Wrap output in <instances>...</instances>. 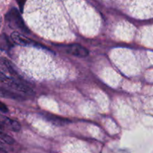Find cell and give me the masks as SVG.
Segmentation results:
<instances>
[{
  "label": "cell",
  "instance_id": "cell-1",
  "mask_svg": "<svg viewBox=\"0 0 153 153\" xmlns=\"http://www.w3.org/2000/svg\"><path fill=\"white\" fill-rule=\"evenodd\" d=\"M5 20L9 26L12 28H16L21 32L29 34L30 31L24 22L19 10L15 8L10 9L5 15Z\"/></svg>",
  "mask_w": 153,
  "mask_h": 153
},
{
  "label": "cell",
  "instance_id": "cell-2",
  "mask_svg": "<svg viewBox=\"0 0 153 153\" xmlns=\"http://www.w3.org/2000/svg\"><path fill=\"white\" fill-rule=\"evenodd\" d=\"M0 82L4 84L10 89L20 92L25 93L27 94H34V91L25 82L16 80L6 75L4 72H0Z\"/></svg>",
  "mask_w": 153,
  "mask_h": 153
},
{
  "label": "cell",
  "instance_id": "cell-3",
  "mask_svg": "<svg viewBox=\"0 0 153 153\" xmlns=\"http://www.w3.org/2000/svg\"><path fill=\"white\" fill-rule=\"evenodd\" d=\"M65 51L67 53L71 54L79 58H84L89 55V51L85 46L79 44H72L65 46Z\"/></svg>",
  "mask_w": 153,
  "mask_h": 153
},
{
  "label": "cell",
  "instance_id": "cell-4",
  "mask_svg": "<svg viewBox=\"0 0 153 153\" xmlns=\"http://www.w3.org/2000/svg\"><path fill=\"white\" fill-rule=\"evenodd\" d=\"M10 38L12 39V41L21 46H28V45H39L40 46L38 43L28 38L26 36L22 35L17 32H13L10 35Z\"/></svg>",
  "mask_w": 153,
  "mask_h": 153
},
{
  "label": "cell",
  "instance_id": "cell-5",
  "mask_svg": "<svg viewBox=\"0 0 153 153\" xmlns=\"http://www.w3.org/2000/svg\"><path fill=\"white\" fill-rule=\"evenodd\" d=\"M0 121L2 122L4 126L5 125L6 127L10 128L13 131H19L21 128L20 124L17 121L14 119H11L10 118H7V117L4 116H2L1 114H0Z\"/></svg>",
  "mask_w": 153,
  "mask_h": 153
},
{
  "label": "cell",
  "instance_id": "cell-6",
  "mask_svg": "<svg viewBox=\"0 0 153 153\" xmlns=\"http://www.w3.org/2000/svg\"><path fill=\"white\" fill-rule=\"evenodd\" d=\"M0 97L4 98L14 99V100H24L25 98L17 93L14 92L11 89L6 88L5 87L0 85Z\"/></svg>",
  "mask_w": 153,
  "mask_h": 153
},
{
  "label": "cell",
  "instance_id": "cell-7",
  "mask_svg": "<svg viewBox=\"0 0 153 153\" xmlns=\"http://www.w3.org/2000/svg\"><path fill=\"white\" fill-rule=\"evenodd\" d=\"M12 46H13V44L6 34H4V33L1 34L0 35V50H9Z\"/></svg>",
  "mask_w": 153,
  "mask_h": 153
},
{
  "label": "cell",
  "instance_id": "cell-8",
  "mask_svg": "<svg viewBox=\"0 0 153 153\" xmlns=\"http://www.w3.org/2000/svg\"><path fill=\"white\" fill-rule=\"evenodd\" d=\"M0 140L4 141L6 143L10 144V145L14 142V140H13L11 136H9L8 134H5L4 132H3L2 130H1V129H0Z\"/></svg>",
  "mask_w": 153,
  "mask_h": 153
},
{
  "label": "cell",
  "instance_id": "cell-9",
  "mask_svg": "<svg viewBox=\"0 0 153 153\" xmlns=\"http://www.w3.org/2000/svg\"><path fill=\"white\" fill-rule=\"evenodd\" d=\"M16 2H17L18 5H19L20 12H22V11H23L24 5H25L26 0H16Z\"/></svg>",
  "mask_w": 153,
  "mask_h": 153
},
{
  "label": "cell",
  "instance_id": "cell-10",
  "mask_svg": "<svg viewBox=\"0 0 153 153\" xmlns=\"http://www.w3.org/2000/svg\"><path fill=\"white\" fill-rule=\"evenodd\" d=\"M0 111L2 112H4V113L8 112V109H7V106L1 101H0Z\"/></svg>",
  "mask_w": 153,
  "mask_h": 153
},
{
  "label": "cell",
  "instance_id": "cell-11",
  "mask_svg": "<svg viewBox=\"0 0 153 153\" xmlns=\"http://www.w3.org/2000/svg\"><path fill=\"white\" fill-rule=\"evenodd\" d=\"M0 153H7V152L4 148H3L2 147L0 146Z\"/></svg>",
  "mask_w": 153,
  "mask_h": 153
},
{
  "label": "cell",
  "instance_id": "cell-12",
  "mask_svg": "<svg viewBox=\"0 0 153 153\" xmlns=\"http://www.w3.org/2000/svg\"><path fill=\"white\" fill-rule=\"evenodd\" d=\"M4 124H3L2 122L0 121V129H3V128H4Z\"/></svg>",
  "mask_w": 153,
  "mask_h": 153
}]
</instances>
